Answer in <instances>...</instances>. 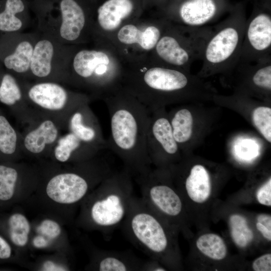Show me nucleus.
I'll return each mask as SVG.
<instances>
[{"label":"nucleus","instance_id":"obj_1","mask_svg":"<svg viewBox=\"0 0 271 271\" xmlns=\"http://www.w3.org/2000/svg\"><path fill=\"white\" fill-rule=\"evenodd\" d=\"M121 57V87L150 112L210 89L189 72L163 64L150 53Z\"/></svg>","mask_w":271,"mask_h":271},{"label":"nucleus","instance_id":"obj_2","mask_svg":"<svg viewBox=\"0 0 271 271\" xmlns=\"http://www.w3.org/2000/svg\"><path fill=\"white\" fill-rule=\"evenodd\" d=\"M70 169L39 180L37 187L27 202L42 214L52 216L64 224L74 221L82 202L114 171L100 153L93 158L74 163Z\"/></svg>","mask_w":271,"mask_h":271},{"label":"nucleus","instance_id":"obj_3","mask_svg":"<svg viewBox=\"0 0 271 271\" xmlns=\"http://www.w3.org/2000/svg\"><path fill=\"white\" fill-rule=\"evenodd\" d=\"M102 100L110 119L108 149L121 160L132 178L145 173L152 165L146 148L150 112L121 87Z\"/></svg>","mask_w":271,"mask_h":271},{"label":"nucleus","instance_id":"obj_4","mask_svg":"<svg viewBox=\"0 0 271 271\" xmlns=\"http://www.w3.org/2000/svg\"><path fill=\"white\" fill-rule=\"evenodd\" d=\"M132 176L125 168L102 181L81 203L76 226L105 235L121 225L133 197Z\"/></svg>","mask_w":271,"mask_h":271},{"label":"nucleus","instance_id":"obj_5","mask_svg":"<svg viewBox=\"0 0 271 271\" xmlns=\"http://www.w3.org/2000/svg\"><path fill=\"white\" fill-rule=\"evenodd\" d=\"M93 44L92 48L79 46L74 52L68 82L88 92L91 98L103 99L121 87L122 59L108 41Z\"/></svg>","mask_w":271,"mask_h":271},{"label":"nucleus","instance_id":"obj_6","mask_svg":"<svg viewBox=\"0 0 271 271\" xmlns=\"http://www.w3.org/2000/svg\"><path fill=\"white\" fill-rule=\"evenodd\" d=\"M246 19L244 3L238 2L213 28L204 48L200 76L233 70L239 59Z\"/></svg>","mask_w":271,"mask_h":271},{"label":"nucleus","instance_id":"obj_7","mask_svg":"<svg viewBox=\"0 0 271 271\" xmlns=\"http://www.w3.org/2000/svg\"><path fill=\"white\" fill-rule=\"evenodd\" d=\"M213 28L190 27L168 23L150 53L167 66L189 72L192 64L202 59Z\"/></svg>","mask_w":271,"mask_h":271},{"label":"nucleus","instance_id":"obj_8","mask_svg":"<svg viewBox=\"0 0 271 271\" xmlns=\"http://www.w3.org/2000/svg\"><path fill=\"white\" fill-rule=\"evenodd\" d=\"M95 4L85 0H57L46 18L42 33L63 44L81 46L92 42Z\"/></svg>","mask_w":271,"mask_h":271},{"label":"nucleus","instance_id":"obj_9","mask_svg":"<svg viewBox=\"0 0 271 271\" xmlns=\"http://www.w3.org/2000/svg\"><path fill=\"white\" fill-rule=\"evenodd\" d=\"M161 221L141 197L133 196L121 225L131 243L156 260L161 259L170 245L168 233Z\"/></svg>","mask_w":271,"mask_h":271},{"label":"nucleus","instance_id":"obj_10","mask_svg":"<svg viewBox=\"0 0 271 271\" xmlns=\"http://www.w3.org/2000/svg\"><path fill=\"white\" fill-rule=\"evenodd\" d=\"M79 46L62 44L48 35L38 32L30 78L38 81L68 82L70 61Z\"/></svg>","mask_w":271,"mask_h":271},{"label":"nucleus","instance_id":"obj_11","mask_svg":"<svg viewBox=\"0 0 271 271\" xmlns=\"http://www.w3.org/2000/svg\"><path fill=\"white\" fill-rule=\"evenodd\" d=\"M124 24L108 39L120 55L136 56L151 53L164 32L168 20L156 14Z\"/></svg>","mask_w":271,"mask_h":271},{"label":"nucleus","instance_id":"obj_12","mask_svg":"<svg viewBox=\"0 0 271 271\" xmlns=\"http://www.w3.org/2000/svg\"><path fill=\"white\" fill-rule=\"evenodd\" d=\"M271 59V0H254L246 19L239 62L257 63Z\"/></svg>","mask_w":271,"mask_h":271},{"label":"nucleus","instance_id":"obj_13","mask_svg":"<svg viewBox=\"0 0 271 271\" xmlns=\"http://www.w3.org/2000/svg\"><path fill=\"white\" fill-rule=\"evenodd\" d=\"M148 6V0H104L96 4L92 42L108 39L121 26L140 17Z\"/></svg>","mask_w":271,"mask_h":271},{"label":"nucleus","instance_id":"obj_14","mask_svg":"<svg viewBox=\"0 0 271 271\" xmlns=\"http://www.w3.org/2000/svg\"><path fill=\"white\" fill-rule=\"evenodd\" d=\"M134 178L140 187L141 199L156 214L172 218L181 214V199L172 187L162 182L160 170L151 169Z\"/></svg>","mask_w":271,"mask_h":271},{"label":"nucleus","instance_id":"obj_15","mask_svg":"<svg viewBox=\"0 0 271 271\" xmlns=\"http://www.w3.org/2000/svg\"><path fill=\"white\" fill-rule=\"evenodd\" d=\"M232 7L228 0H180L160 15L175 24L203 27L228 13Z\"/></svg>","mask_w":271,"mask_h":271},{"label":"nucleus","instance_id":"obj_16","mask_svg":"<svg viewBox=\"0 0 271 271\" xmlns=\"http://www.w3.org/2000/svg\"><path fill=\"white\" fill-rule=\"evenodd\" d=\"M38 32L0 34V64L19 78H30V71Z\"/></svg>","mask_w":271,"mask_h":271},{"label":"nucleus","instance_id":"obj_17","mask_svg":"<svg viewBox=\"0 0 271 271\" xmlns=\"http://www.w3.org/2000/svg\"><path fill=\"white\" fill-rule=\"evenodd\" d=\"M38 177L14 162L0 163V211L27 202L36 191Z\"/></svg>","mask_w":271,"mask_h":271},{"label":"nucleus","instance_id":"obj_18","mask_svg":"<svg viewBox=\"0 0 271 271\" xmlns=\"http://www.w3.org/2000/svg\"><path fill=\"white\" fill-rule=\"evenodd\" d=\"M146 148L151 164L160 166L176 157L179 145L175 141L168 117L161 107L150 112Z\"/></svg>","mask_w":271,"mask_h":271},{"label":"nucleus","instance_id":"obj_19","mask_svg":"<svg viewBox=\"0 0 271 271\" xmlns=\"http://www.w3.org/2000/svg\"><path fill=\"white\" fill-rule=\"evenodd\" d=\"M23 87L25 97L36 105L50 111L60 110L65 106L77 108L91 99L87 94L69 90L56 82L38 81Z\"/></svg>","mask_w":271,"mask_h":271},{"label":"nucleus","instance_id":"obj_20","mask_svg":"<svg viewBox=\"0 0 271 271\" xmlns=\"http://www.w3.org/2000/svg\"><path fill=\"white\" fill-rule=\"evenodd\" d=\"M63 225L55 217L42 214L32 222L29 248L70 254L71 248Z\"/></svg>","mask_w":271,"mask_h":271},{"label":"nucleus","instance_id":"obj_21","mask_svg":"<svg viewBox=\"0 0 271 271\" xmlns=\"http://www.w3.org/2000/svg\"><path fill=\"white\" fill-rule=\"evenodd\" d=\"M32 222L18 208L0 211V233L10 243L21 260L22 253L29 248Z\"/></svg>","mask_w":271,"mask_h":271},{"label":"nucleus","instance_id":"obj_22","mask_svg":"<svg viewBox=\"0 0 271 271\" xmlns=\"http://www.w3.org/2000/svg\"><path fill=\"white\" fill-rule=\"evenodd\" d=\"M69 128L82 142L108 149L107 140L104 138L100 124L87 103L73 111L69 120Z\"/></svg>","mask_w":271,"mask_h":271},{"label":"nucleus","instance_id":"obj_23","mask_svg":"<svg viewBox=\"0 0 271 271\" xmlns=\"http://www.w3.org/2000/svg\"><path fill=\"white\" fill-rule=\"evenodd\" d=\"M143 261L127 251L95 248L91 252L86 269L97 271L141 270Z\"/></svg>","mask_w":271,"mask_h":271},{"label":"nucleus","instance_id":"obj_24","mask_svg":"<svg viewBox=\"0 0 271 271\" xmlns=\"http://www.w3.org/2000/svg\"><path fill=\"white\" fill-rule=\"evenodd\" d=\"M233 69L239 75L243 89L257 93H270L271 59L257 63L238 61Z\"/></svg>","mask_w":271,"mask_h":271},{"label":"nucleus","instance_id":"obj_25","mask_svg":"<svg viewBox=\"0 0 271 271\" xmlns=\"http://www.w3.org/2000/svg\"><path fill=\"white\" fill-rule=\"evenodd\" d=\"M30 19L26 0H0V34L23 32Z\"/></svg>","mask_w":271,"mask_h":271},{"label":"nucleus","instance_id":"obj_26","mask_svg":"<svg viewBox=\"0 0 271 271\" xmlns=\"http://www.w3.org/2000/svg\"><path fill=\"white\" fill-rule=\"evenodd\" d=\"M185 187L188 196L195 202L202 203L208 199L211 193L210 179L203 166L196 165L191 168L185 181Z\"/></svg>","mask_w":271,"mask_h":271},{"label":"nucleus","instance_id":"obj_27","mask_svg":"<svg viewBox=\"0 0 271 271\" xmlns=\"http://www.w3.org/2000/svg\"><path fill=\"white\" fill-rule=\"evenodd\" d=\"M58 134V130L54 123L46 120L26 136L24 145L30 153L39 154L43 152L46 146L56 140Z\"/></svg>","mask_w":271,"mask_h":271},{"label":"nucleus","instance_id":"obj_28","mask_svg":"<svg viewBox=\"0 0 271 271\" xmlns=\"http://www.w3.org/2000/svg\"><path fill=\"white\" fill-rule=\"evenodd\" d=\"M25 97L19 78L5 69L0 64V103L13 107Z\"/></svg>","mask_w":271,"mask_h":271},{"label":"nucleus","instance_id":"obj_29","mask_svg":"<svg viewBox=\"0 0 271 271\" xmlns=\"http://www.w3.org/2000/svg\"><path fill=\"white\" fill-rule=\"evenodd\" d=\"M18 145L16 131L0 112V163L13 162Z\"/></svg>","mask_w":271,"mask_h":271},{"label":"nucleus","instance_id":"obj_30","mask_svg":"<svg viewBox=\"0 0 271 271\" xmlns=\"http://www.w3.org/2000/svg\"><path fill=\"white\" fill-rule=\"evenodd\" d=\"M169 119L174 138L178 145L189 141L192 134L193 122L190 111L185 108L176 110Z\"/></svg>","mask_w":271,"mask_h":271},{"label":"nucleus","instance_id":"obj_31","mask_svg":"<svg viewBox=\"0 0 271 271\" xmlns=\"http://www.w3.org/2000/svg\"><path fill=\"white\" fill-rule=\"evenodd\" d=\"M198 249L206 256L214 259L221 260L227 254V247L223 239L213 233L200 236L196 241Z\"/></svg>","mask_w":271,"mask_h":271},{"label":"nucleus","instance_id":"obj_32","mask_svg":"<svg viewBox=\"0 0 271 271\" xmlns=\"http://www.w3.org/2000/svg\"><path fill=\"white\" fill-rule=\"evenodd\" d=\"M229 222L232 238L237 246L244 247L251 242L253 233L244 217L238 214L232 215Z\"/></svg>","mask_w":271,"mask_h":271},{"label":"nucleus","instance_id":"obj_33","mask_svg":"<svg viewBox=\"0 0 271 271\" xmlns=\"http://www.w3.org/2000/svg\"><path fill=\"white\" fill-rule=\"evenodd\" d=\"M69 254L55 252L54 254L40 257L34 264V268L40 271H68L71 265L68 258Z\"/></svg>","mask_w":271,"mask_h":271},{"label":"nucleus","instance_id":"obj_34","mask_svg":"<svg viewBox=\"0 0 271 271\" xmlns=\"http://www.w3.org/2000/svg\"><path fill=\"white\" fill-rule=\"evenodd\" d=\"M252 119L254 125L269 143L271 142V108L259 106L252 111Z\"/></svg>","mask_w":271,"mask_h":271},{"label":"nucleus","instance_id":"obj_35","mask_svg":"<svg viewBox=\"0 0 271 271\" xmlns=\"http://www.w3.org/2000/svg\"><path fill=\"white\" fill-rule=\"evenodd\" d=\"M20 261L15 249L0 233V263Z\"/></svg>","mask_w":271,"mask_h":271},{"label":"nucleus","instance_id":"obj_36","mask_svg":"<svg viewBox=\"0 0 271 271\" xmlns=\"http://www.w3.org/2000/svg\"><path fill=\"white\" fill-rule=\"evenodd\" d=\"M256 199L261 204L271 206V178L262 185L257 191Z\"/></svg>","mask_w":271,"mask_h":271},{"label":"nucleus","instance_id":"obj_37","mask_svg":"<svg viewBox=\"0 0 271 271\" xmlns=\"http://www.w3.org/2000/svg\"><path fill=\"white\" fill-rule=\"evenodd\" d=\"M252 266L255 271H270L271 254H265L257 258L253 261Z\"/></svg>","mask_w":271,"mask_h":271},{"label":"nucleus","instance_id":"obj_38","mask_svg":"<svg viewBox=\"0 0 271 271\" xmlns=\"http://www.w3.org/2000/svg\"><path fill=\"white\" fill-rule=\"evenodd\" d=\"M180 0H148L149 6H154L157 9V13L161 14L170 6Z\"/></svg>","mask_w":271,"mask_h":271},{"label":"nucleus","instance_id":"obj_39","mask_svg":"<svg viewBox=\"0 0 271 271\" xmlns=\"http://www.w3.org/2000/svg\"><path fill=\"white\" fill-rule=\"evenodd\" d=\"M157 260L153 259L152 260H148L143 261L141 270L144 271H165L166 268L162 267L158 264L156 262Z\"/></svg>","mask_w":271,"mask_h":271},{"label":"nucleus","instance_id":"obj_40","mask_svg":"<svg viewBox=\"0 0 271 271\" xmlns=\"http://www.w3.org/2000/svg\"><path fill=\"white\" fill-rule=\"evenodd\" d=\"M257 222L260 223L269 230H271V217L270 215L260 214L257 216Z\"/></svg>","mask_w":271,"mask_h":271},{"label":"nucleus","instance_id":"obj_41","mask_svg":"<svg viewBox=\"0 0 271 271\" xmlns=\"http://www.w3.org/2000/svg\"><path fill=\"white\" fill-rule=\"evenodd\" d=\"M256 227L264 238L269 241L271 240L270 230H269L265 226L258 222L256 223Z\"/></svg>","mask_w":271,"mask_h":271},{"label":"nucleus","instance_id":"obj_42","mask_svg":"<svg viewBox=\"0 0 271 271\" xmlns=\"http://www.w3.org/2000/svg\"><path fill=\"white\" fill-rule=\"evenodd\" d=\"M85 1L93 3V4H96L99 0H85Z\"/></svg>","mask_w":271,"mask_h":271},{"label":"nucleus","instance_id":"obj_43","mask_svg":"<svg viewBox=\"0 0 271 271\" xmlns=\"http://www.w3.org/2000/svg\"><path fill=\"white\" fill-rule=\"evenodd\" d=\"M246 1H249V0H246Z\"/></svg>","mask_w":271,"mask_h":271}]
</instances>
